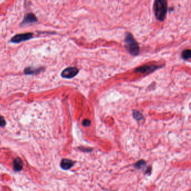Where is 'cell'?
<instances>
[{"label": "cell", "instance_id": "6da1fadb", "mask_svg": "<svg viewBox=\"0 0 191 191\" xmlns=\"http://www.w3.org/2000/svg\"><path fill=\"white\" fill-rule=\"evenodd\" d=\"M154 11L156 19L160 21H164L167 11V0H155Z\"/></svg>", "mask_w": 191, "mask_h": 191}, {"label": "cell", "instance_id": "7a4b0ae2", "mask_svg": "<svg viewBox=\"0 0 191 191\" xmlns=\"http://www.w3.org/2000/svg\"><path fill=\"white\" fill-rule=\"evenodd\" d=\"M124 42L125 48L130 54L133 56H138L140 53L139 44L131 33H125Z\"/></svg>", "mask_w": 191, "mask_h": 191}, {"label": "cell", "instance_id": "3957f363", "mask_svg": "<svg viewBox=\"0 0 191 191\" xmlns=\"http://www.w3.org/2000/svg\"><path fill=\"white\" fill-rule=\"evenodd\" d=\"M34 34L32 33H26L23 34H18L12 36L10 42L14 44H18L21 42L27 41L33 38Z\"/></svg>", "mask_w": 191, "mask_h": 191}, {"label": "cell", "instance_id": "277c9868", "mask_svg": "<svg viewBox=\"0 0 191 191\" xmlns=\"http://www.w3.org/2000/svg\"><path fill=\"white\" fill-rule=\"evenodd\" d=\"M78 72L79 70L76 67H67L61 72V76L63 78L70 79L78 75Z\"/></svg>", "mask_w": 191, "mask_h": 191}, {"label": "cell", "instance_id": "5b68a950", "mask_svg": "<svg viewBox=\"0 0 191 191\" xmlns=\"http://www.w3.org/2000/svg\"><path fill=\"white\" fill-rule=\"evenodd\" d=\"M38 21L36 15L33 13H28L24 16L23 21L20 24V26L36 23Z\"/></svg>", "mask_w": 191, "mask_h": 191}, {"label": "cell", "instance_id": "8992f818", "mask_svg": "<svg viewBox=\"0 0 191 191\" xmlns=\"http://www.w3.org/2000/svg\"><path fill=\"white\" fill-rule=\"evenodd\" d=\"M160 66H156L154 65H144L139 67L135 69V71L138 72L142 73H149L155 71L157 69L159 68Z\"/></svg>", "mask_w": 191, "mask_h": 191}, {"label": "cell", "instance_id": "52a82bcc", "mask_svg": "<svg viewBox=\"0 0 191 191\" xmlns=\"http://www.w3.org/2000/svg\"><path fill=\"white\" fill-rule=\"evenodd\" d=\"M43 70H44V68L43 67L34 68L31 67H28L24 70V73L26 75H35L40 73Z\"/></svg>", "mask_w": 191, "mask_h": 191}, {"label": "cell", "instance_id": "ba28073f", "mask_svg": "<svg viewBox=\"0 0 191 191\" xmlns=\"http://www.w3.org/2000/svg\"><path fill=\"white\" fill-rule=\"evenodd\" d=\"M23 164L20 158H15L13 161V169L15 172H20L22 170Z\"/></svg>", "mask_w": 191, "mask_h": 191}, {"label": "cell", "instance_id": "9c48e42d", "mask_svg": "<svg viewBox=\"0 0 191 191\" xmlns=\"http://www.w3.org/2000/svg\"><path fill=\"white\" fill-rule=\"evenodd\" d=\"M74 163V161H72L70 159H64L62 160L61 162V167L63 170H68L73 166Z\"/></svg>", "mask_w": 191, "mask_h": 191}, {"label": "cell", "instance_id": "30bf717a", "mask_svg": "<svg viewBox=\"0 0 191 191\" xmlns=\"http://www.w3.org/2000/svg\"><path fill=\"white\" fill-rule=\"evenodd\" d=\"M181 57L183 59L188 60L190 59L191 57V51L190 49H185L184 50L181 54Z\"/></svg>", "mask_w": 191, "mask_h": 191}, {"label": "cell", "instance_id": "8fae6325", "mask_svg": "<svg viewBox=\"0 0 191 191\" xmlns=\"http://www.w3.org/2000/svg\"><path fill=\"white\" fill-rule=\"evenodd\" d=\"M132 113H133V117L135 120H137L138 121H140V120H143V115L140 112L134 110H133Z\"/></svg>", "mask_w": 191, "mask_h": 191}, {"label": "cell", "instance_id": "7c38bea8", "mask_svg": "<svg viewBox=\"0 0 191 191\" xmlns=\"http://www.w3.org/2000/svg\"><path fill=\"white\" fill-rule=\"evenodd\" d=\"M145 165H146V162L143 160H141L140 161H138L137 162H136L135 164L134 165V167L137 169H140L142 167H143Z\"/></svg>", "mask_w": 191, "mask_h": 191}, {"label": "cell", "instance_id": "4fadbf2b", "mask_svg": "<svg viewBox=\"0 0 191 191\" xmlns=\"http://www.w3.org/2000/svg\"><path fill=\"white\" fill-rule=\"evenodd\" d=\"M82 124H83V125H84V127H88L91 125V121L89 120L85 119L83 121Z\"/></svg>", "mask_w": 191, "mask_h": 191}, {"label": "cell", "instance_id": "5bb4252c", "mask_svg": "<svg viewBox=\"0 0 191 191\" xmlns=\"http://www.w3.org/2000/svg\"><path fill=\"white\" fill-rule=\"evenodd\" d=\"M6 125V121L4 117L0 115V127H4Z\"/></svg>", "mask_w": 191, "mask_h": 191}, {"label": "cell", "instance_id": "9a60e30c", "mask_svg": "<svg viewBox=\"0 0 191 191\" xmlns=\"http://www.w3.org/2000/svg\"><path fill=\"white\" fill-rule=\"evenodd\" d=\"M151 167H148L147 170L146 171L145 173H146V174H149V175H150V174H151Z\"/></svg>", "mask_w": 191, "mask_h": 191}]
</instances>
